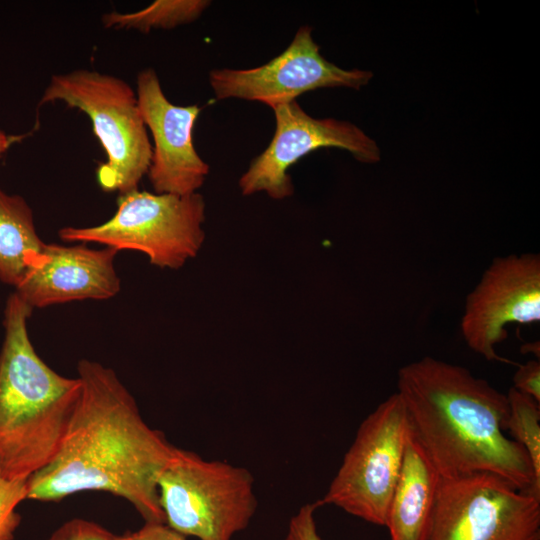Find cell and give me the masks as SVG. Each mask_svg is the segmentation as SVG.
<instances>
[{
  "instance_id": "7c38bea8",
  "label": "cell",
  "mask_w": 540,
  "mask_h": 540,
  "mask_svg": "<svg viewBox=\"0 0 540 540\" xmlns=\"http://www.w3.org/2000/svg\"><path fill=\"white\" fill-rule=\"evenodd\" d=\"M136 84L139 110L154 142L147 175L155 193H196L209 173L192 136L201 108L171 103L152 68L140 71Z\"/></svg>"
},
{
  "instance_id": "603a6c76",
  "label": "cell",
  "mask_w": 540,
  "mask_h": 540,
  "mask_svg": "<svg viewBox=\"0 0 540 540\" xmlns=\"http://www.w3.org/2000/svg\"><path fill=\"white\" fill-rule=\"evenodd\" d=\"M20 137L19 136H10V135H7L5 133V131H3L1 128H0V157L2 154H4L8 149L9 147L15 142V141H19Z\"/></svg>"
},
{
  "instance_id": "9c48e42d",
  "label": "cell",
  "mask_w": 540,
  "mask_h": 540,
  "mask_svg": "<svg viewBox=\"0 0 540 540\" xmlns=\"http://www.w3.org/2000/svg\"><path fill=\"white\" fill-rule=\"evenodd\" d=\"M272 110L276 121L273 138L239 179V188L245 196L265 192L276 200L290 197L294 187L289 168L317 149H343L363 163L380 160L376 142L350 122L314 118L296 100Z\"/></svg>"
},
{
  "instance_id": "ffe728a7",
  "label": "cell",
  "mask_w": 540,
  "mask_h": 540,
  "mask_svg": "<svg viewBox=\"0 0 540 540\" xmlns=\"http://www.w3.org/2000/svg\"><path fill=\"white\" fill-rule=\"evenodd\" d=\"M319 506L318 501L301 506L289 520L285 540H323L315 520Z\"/></svg>"
},
{
  "instance_id": "6da1fadb",
  "label": "cell",
  "mask_w": 540,
  "mask_h": 540,
  "mask_svg": "<svg viewBox=\"0 0 540 540\" xmlns=\"http://www.w3.org/2000/svg\"><path fill=\"white\" fill-rule=\"evenodd\" d=\"M81 392L58 452L27 481V499L59 501L81 491L127 500L145 523H165L158 478L176 447L143 419L116 373L82 359Z\"/></svg>"
},
{
  "instance_id": "e0dca14e",
  "label": "cell",
  "mask_w": 540,
  "mask_h": 540,
  "mask_svg": "<svg viewBox=\"0 0 540 540\" xmlns=\"http://www.w3.org/2000/svg\"><path fill=\"white\" fill-rule=\"evenodd\" d=\"M508 414L503 429L527 452L540 483V402L513 387L506 394Z\"/></svg>"
},
{
  "instance_id": "8992f818",
  "label": "cell",
  "mask_w": 540,
  "mask_h": 540,
  "mask_svg": "<svg viewBox=\"0 0 540 540\" xmlns=\"http://www.w3.org/2000/svg\"><path fill=\"white\" fill-rule=\"evenodd\" d=\"M205 208L198 192L175 195L135 189L119 195L114 215L104 223L63 227L58 234L68 243L139 251L157 267L179 269L203 244Z\"/></svg>"
},
{
  "instance_id": "4fadbf2b",
  "label": "cell",
  "mask_w": 540,
  "mask_h": 540,
  "mask_svg": "<svg viewBox=\"0 0 540 540\" xmlns=\"http://www.w3.org/2000/svg\"><path fill=\"white\" fill-rule=\"evenodd\" d=\"M117 251L85 243H45L15 293L32 309L80 300H106L121 288Z\"/></svg>"
},
{
  "instance_id": "cb8c5ba5",
  "label": "cell",
  "mask_w": 540,
  "mask_h": 540,
  "mask_svg": "<svg viewBox=\"0 0 540 540\" xmlns=\"http://www.w3.org/2000/svg\"><path fill=\"white\" fill-rule=\"evenodd\" d=\"M523 353H533L539 359V342L527 343L522 346Z\"/></svg>"
},
{
  "instance_id": "7a4b0ae2",
  "label": "cell",
  "mask_w": 540,
  "mask_h": 540,
  "mask_svg": "<svg viewBox=\"0 0 540 540\" xmlns=\"http://www.w3.org/2000/svg\"><path fill=\"white\" fill-rule=\"evenodd\" d=\"M396 393L410 434L441 478L489 473L540 496L527 452L504 434L506 394L465 367L429 356L399 369Z\"/></svg>"
},
{
  "instance_id": "7402d4cb",
  "label": "cell",
  "mask_w": 540,
  "mask_h": 540,
  "mask_svg": "<svg viewBox=\"0 0 540 540\" xmlns=\"http://www.w3.org/2000/svg\"><path fill=\"white\" fill-rule=\"evenodd\" d=\"M117 540H187V537L165 523H144L136 531L121 536L117 535Z\"/></svg>"
},
{
  "instance_id": "30bf717a",
  "label": "cell",
  "mask_w": 540,
  "mask_h": 540,
  "mask_svg": "<svg viewBox=\"0 0 540 540\" xmlns=\"http://www.w3.org/2000/svg\"><path fill=\"white\" fill-rule=\"evenodd\" d=\"M372 76L370 71L346 70L326 60L312 37V28L302 26L289 46L269 62L249 69H213L209 83L217 100L238 98L274 108L318 88L359 90Z\"/></svg>"
},
{
  "instance_id": "d6986e66",
  "label": "cell",
  "mask_w": 540,
  "mask_h": 540,
  "mask_svg": "<svg viewBox=\"0 0 540 540\" xmlns=\"http://www.w3.org/2000/svg\"><path fill=\"white\" fill-rule=\"evenodd\" d=\"M47 540H117V535L95 522L74 518L58 527Z\"/></svg>"
},
{
  "instance_id": "44dd1931",
  "label": "cell",
  "mask_w": 540,
  "mask_h": 540,
  "mask_svg": "<svg viewBox=\"0 0 540 540\" xmlns=\"http://www.w3.org/2000/svg\"><path fill=\"white\" fill-rule=\"evenodd\" d=\"M513 388L540 402V362L532 359L518 365L513 376Z\"/></svg>"
},
{
  "instance_id": "52a82bcc",
  "label": "cell",
  "mask_w": 540,
  "mask_h": 540,
  "mask_svg": "<svg viewBox=\"0 0 540 540\" xmlns=\"http://www.w3.org/2000/svg\"><path fill=\"white\" fill-rule=\"evenodd\" d=\"M409 435L404 405L395 392L361 422L320 505L386 526Z\"/></svg>"
},
{
  "instance_id": "2e32d148",
  "label": "cell",
  "mask_w": 540,
  "mask_h": 540,
  "mask_svg": "<svg viewBox=\"0 0 540 540\" xmlns=\"http://www.w3.org/2000/svg\"><path fill=\"white\" fill-rule=\"evenodd\" d=\"M210 3L205 0H157L139 11L105 13L102 23L108 29L143 33L154 29H173L197 20Z\"/></svg>"
},
{
  "instance_id": "277c9868",
  "label": "cell",
  "mask_w": 540,
  "mask_h": 540,
  "mask_svg": "<svg viewBox=\"0 0 540 540\" xmlns=\"http://www.w3.org/2000/svg\"><path fill=\"white\" fill-rule=\"evenodd\" d=\"M63 102L84 112L106 154L96 178L106 192L138 189L152 159V144L136 91L123 79L95 70L77 69L52 75L40 105Z\"/></svg>"
},
{
  "instance_id": "5b68a950",
  "label": "cell",
  "mask_w": 540,
  "mask_h": 540,
  "mask_svg": "<svg viewBox=\"0 0 540 540\" xmlns=\"http://www.w3.org/2000/svg\"><path fill=\"white\" fill-rule=\"evenodd\" d=\"M165 524L199 540H233L254 517V477L241 466L177 448L158 478Z\"/></svg>"
},
{
  "instance_id": "3957f363",
  "label": "cell",
  "mask_w": 540,
  "mask_h": 540,
  "mask_svg": "<svg viewBox=\"0 0 540 540\" xmlns=\"http://www.w3.org/2000/svg\"><path fill=\"white\" fill-rule=\"evenodd\" d=\"M33 309L15 292L4 309L0 352V473L28 480L56 455L81 392L50 368L27 329Z\"/></svg>"
},
{
  "instance_id": "ac0fdd59",
  "label": "cell",
  "mask_w": 540,
  "mask_h": 540,
  "mask_svg": "<svg viewBox=\"0 0 540 540\" xmlns=\"http://www.w3.org/2000/svg\"><path fill=\"white\" fill-rule=\"evenodd\" d=\"M27 481L11 480L0 473V540H13L21 517L19 504L27 499Z\"/></svg>"
},
{
  "instance_id": "8fae6325",
  "label": "cell",
  "mask_w": 540,
  "mask_h": 540,
  "mask_svg": "<svg viewBox=\"0 0 540 540\" xmlns=\"http://www.w3.org/2000/svg\"><path fill=\"white\" fill-rule=\"evenodd\" d=\"M540 320V255L495 258L467 295L460 330L468 347L488 361L509 362L496 352L510 323Z\"/></svg>"
},
{
  "instance_id": "ba28073f",
  "label": "cell",
  "mask_w": 540,
  "mask_h": 540,
  "mask_svg": "<svg viewBox=\"0 0 540 540\" xmlns=\"http://www.w3.org/2000/svg\"><path fill=\"white\" fill-rule=\"evenodd\" d=\"M424 540H540V496L489 473L441 478Z\"/></svg>"
},
{
  "instance_id": "9a60e30c",
  "label": "cell",
  "mask_w": 540,
  "mask_h": 540,
  "mask_svg": "<svg viewBox=\"0 0 540 540\" xmlns=\"http://www.w3.org/2000/svg\"><path fill=\"white\" fill-rule=\"evenodd\" d=\"M44 244L26 200L0 187V281L16 288Z\"/></svg>"
},
{
  "instance_id": "5bb4252c",
  "label": "cell",
  "mask_w": 540,
  "mask_h": 540,
  "mask_svg": "<svg viewBox=\"0 0 540 540\" xmlns=\"http://www.w3.org/2000/svg\"><path fill=\"white\" fill-rule=\"evenodd\" d=\"M441 477L409 435L386 526L391 540H424Z\"/></svg>"
}]
</instances>
